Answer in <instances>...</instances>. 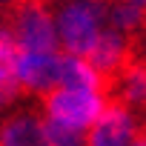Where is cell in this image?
I'll return each instance as SVG.
<instances>
[{
  "mask_svg": "<svg viewBox=\"0 0 146 146\" xmlns=\"http://www.w3.org/2000/svg\"><path fill=\"white\" fill-rule=\"evenodd\" d=\"M100 20H106V3L100 0H75L63 6L57 15V35L63 52L86 57L100 35Z\"/></svg>",
  "mask_w": 146,
  "mask_h": 146,
  "instance_id": "cell-1",
  "label": "cell"
},
{
  "mask_svg": "<svg viewBox=\"0 0 146 146\" xmlns=\"http://www.w3.org/2000/svg\"><path fill=\"white\" fill-rule=\"evenodd\" d=\"M43 103H46L49 117L66 120V123L80 126V129H89L100 117V112L106 109L100 92H92V89H69V86H60V89L46 92L43 95Z\"/></svg>",
  "mask_w": 146,
  "mask_h": 146,
  "instance_id": "cell-2",
  "label": "cell"
},
{
  "mask_svg": "<svg viewBox=\"0 0 146 146\" xmlns=\"http://www.w3.org/2000/svg\"><path fill=\"white\" fill-rule=\"evenodd\" d=\"M15 37L23 49L32 52H57V29L52 23V15L43 9V3L20 0L15 3Z\"/></svg>",
  "mask_w": 146,
  "mask_h": 146,
  "instance_id": "cell-3",
  "label": "cell"
},
{
  "mask_svg": "<svg viewBox=\"0 0 146 146\" xmlns=\"http://www.w3.org/2000/svg\"><path fill=\"white\" fill-rule=\"evenodd\" d=\"M17 78L29 92H52L60 86V54L57 52H32L23 49L17 57Z\"/></svg>",
  "mask_w": 146,
  "mask_h": 146,
  "instance_id": "cell-4",
  "label": "cell"
},
{
  "mask_svg": "<svg viewBox=\"0 0 146 146\" xmlns=\"http://www.w3.org/2000/svg\"><path fill=\"white\" fill-rule=\"evenodd\" d=\"M137 135V117L123 106H106L89 126L86 146H129Z\"/></svg>",
  "mask_w": 146,
  "mask_h": 146,
  "instance_id": "cell-5",
  "label": "cell"
},
{
  "mask_svg": "<svg viewBox=\"0 0 146 146\" xmlns=\"http://www.w3.org/2000/svg\"><path fill=\"white\" fill-rule=\"evenodd\" d=\"M46 135H49L52 146H83L86 143V135L80 126H72V123L57 120V117L46 120Z\"/></svg>",
  "mask_w": 146,
  "mask_h": 146,
  "instance_id": "cell-6",
  "label": "cell"
},
{
  "mask_svg": "<svg viewBox=\"0 0 146 146\" xmlns=\"http://www.w3.org/2000/svg\"><path fill=\"white\" fill-rule=\"evenodd\" d=\"M23 46L17 43L15 32H6V29H0V66H6V69H17V57H20Z\"/></svg>",
  "mask_w": 146,
  "mask_h": 146,
  "instance_id": "cell-7",
  "label": "cell"
},
{
  "mask_svg": "<svg viewBox=\"0 0 146 146\" xmlns=\"http://www.w3.org/2000/svg\"><path fill=\"white\" fill-rule=\"evenodd\" d=\"M23 83L17 78V69H6V66H0V106H6L12 103L17 95H20Z\"/></svg>",
  "mask_w": 146,
  "mask_h": 146,
  "instance_id": "cell-8",
  "label": "cell"
},
{
  "mask_svg": "<svg viewBox=\"0 0 146 146\" xmlns=\"http://www.w3.org/2000/svg\"><path fill=\"white\" fill-rule=\"evenodd\" d=\"M129 3H135V6H140V9H143V6H146V0H129Z\"/></svg>",
  "mask_w": 146,
  "mask_h": 146,
  "instance_id": "cell-9",
  "label": "cell"
},
{
  "mask_svg": "<svg viewBox=\"0 0 146 146\" xmlns=\"http://www.w3.org/2000/svg\"><path fill=\"white\" fill-rule=\"evenodd\" d=\"M17 3H20V0H17ZM32 3H43V6H46V3H49V0H32Z\"/></svg>",
  "mask_w": 146,
  "mask_h": 146,
  "instance_id": "cell-10",
  "label": "cell"
},
{
  "mask_svg": "<svg viewBox=\"0 0 146 146\" xmlns=\"http://www.w3.org/2000/svg\"><path fill=\"white\" fill-rule=\"evenodd\" d=\"M100 3H106V6H112V3H117V0H100Z\"/></svg>",
  "mask_w": 146,
  "mask_h": 146,
  "instance_id": "cell-11",
  "label": "cell"
}]
</instances>
